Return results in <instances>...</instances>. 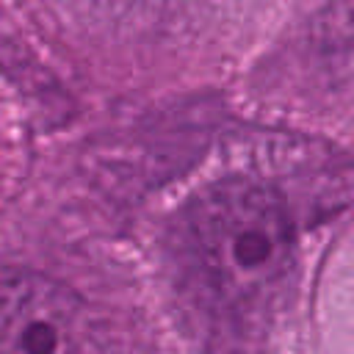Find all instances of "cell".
I'll list each match as a JSON object with an SVG mask.
<instances>
[{
  "label": "cell",
  "mask_w": 354,
  "mask_h": 354,
  "mask_svg": "<svg viewBox=\"0 0 354 354\" xmlns=\"http://www.w3.org/2000/svg\"><path fill=\"white\" fill-rule=\"evenodd\" d=\"M180 243L199 288L235 313L266 304L288 277L293 230L282 202L263 185H210L183 213Z\"/></svg>",
  "instance_id": "obj_1"
},
{
  "label": "cell",
  "mask_w": 354,
  "mask_h": 354,
  "mask_svg": "<svg viewBox=\"0 0 354 354\" xmlns=\"http://www.w3.org/2000/svg\"><path fill=\"white\" fill-rule=\"evenodd\" d=\"M0 354H105L88 304L36 271H0Z\"/></svg>",
  "instance_id": "obj_2"
}]
</instances>
